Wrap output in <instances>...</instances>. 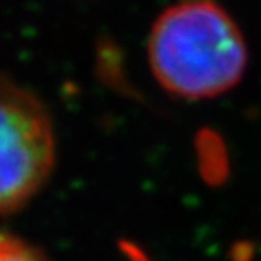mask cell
Instances as JSON below:
<instances>
[{"label":"cell","mask_w":261,"mask_h":261,"mask_svg":"<svg viewBox=\"0 0 261 261\" xmlns=\"http://www.w3.org/2000/svg\"><path fill=\"white\" fill-rule=\"evenodd\" d=\"M55 165V133L44 103L0 73V212L24 207Z\"/></svg>","instance_id":"7a4b0ae2"},{"label":"cell","mask_w":261,"mask_h":261,"mask_svg":"<svg viewBox=\"0 0 261 261\" xmlns=\"http://www.w3.org/2000/svg\"><path fill=\"white\" fill-rule=\"evenodd\" d=\"M147 62L167 93L203 100L240 84L249 51L240 25L223 6L214 0H179L152 24Z\"/></svg>","instance_id":"6da1fadb"},{"label":"cell","mask_w":261,"mask_h":261,"mask_svg":"<svg viewBox=\"0 0 261 261\" xmlns=\"http://www.w3.org/2000/svg\"><path fill=\"white\" fill-rule=\"evenodd\" d=\"M0 261H47L24 240L0 230Z\"/></svg>","instance_id":"3957f363"}]
</instances>
